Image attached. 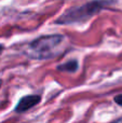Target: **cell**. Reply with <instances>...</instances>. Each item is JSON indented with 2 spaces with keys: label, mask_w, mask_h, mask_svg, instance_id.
Listing matches in <instances>:
<instances>
[{
  "label": "cell",
  "mask_w": 122,
  "mask_h": 123,
  "mask_svg": "<svg viewBox=\"0 0 122 123\" xmlns=\"http://www.w3.org/2000/svg\"><path fill=\"white\" fill-rule=\"evenodd\" d=\"M63 36L61 35H50L42 36L34 40L29 45V53L37 60H47L54 56L56 51L63 41Z\"/></svg>",
  "instance_id": "cell-1"
},
{
  "label": "cell",
  "mask_w": 122,
  "mask_h": 123,
  "mask_svg": "<svg viewBox=\"0 0 122 123\" xmlns=\"http://www.w3.org/2000/svg\"><path fill=\"white\" fill-rule=\"evenodd\" d=\"M106 4L105 2H89L79 8H73L67 11L65 14H63L60 18L57 19V23L61 24H70V23H77V22H82L84 19L89 18L98 12L102 9V6Z\"/></svg>",
  "instance_id": "cell-2"
},
{
  "label": "cell",
  "mask_w": 122,
  "mask_h": 123,
  "mask_svg": "<svg viewBox=\"0 0 122 123\" xmlns=\"http://www.w3.org/2000/svg\"><path fill=\"white\" fill-rule=\"evenodd\" d=\"M41 100V97L39 95H28L25 97L21 98V100L18 102V104L15 107V111L16 112H24V111L28 110V109L32 108L34 106H36L37 104H39Z\"/></svg>",
  "instance_id": "cell-3"
},
{
  "label": "cell",
  "mask_w": 122,
  "mask_h": 123,
  "mask_svg": "<svg viewBox=\"0 0 122 123\" xmlns=\"http://www.w3.org/2000/svg\"><path fill=\"white\" fill-rule=\"evenodd\" d=\"M57 69L61 71H67V72H75L78 69V63L76 61H69L65 64L57 66Z\"/></svg>",
  "instance_id": "cell-4"
},
{
  "label": "cell",
  "mask_w": 122,
  "mask_h": 123,
  "mask_svg": "<svg viewBox=\"0 0 122 123\" xmlns=\"http://www.w3.org/2000/svg\"><path fill=\"white\" fill-rule=\"evenodd\" d=\"M115 102H116L118 105L122 106V94H120V95H117L116 97H115Z\"/></svg>",
  "instance_id": "cell-5"
},
{
  "label": "cell",
  "mask_w": 122,
  "mask_h": 123,
  "mask_svg": "<svg viewBox=\"0 0 122 123\" xmlns=\"http://www.w3.org/2000/svg\"><path fill=\"white\" fill-rule=\"evenodd\" d=\"M115 123H122V118H121L120 120H118V121H117V122H115Z\"/></svg>",
  "instance_id": "cell-6"
},
{
  "label": "cell",
  "mask_w": 122,
  "mask_h": 123,
  "mask_svg": "<svg viewBox=\"0 0 122 123\" xmlns=\"http://www.w3.org/2000/svg\"><path fill=\"white\" fill-rule=\"evenodd\" d=\"M2 49H3V47H2V45H0V54H1V51H2Z\"/></svg>",
  "instance_id": "cell-7"
},
{
  "label": "cell",
  "mask_w": 122,
  "mask_h": 123,
  "mask_svg": "<svg viewBox=\"0 0 122 123\" xmlns=\"http://www.w3.org/2000/svg\"><path fill=\"white\" fill-rule=\"evenodd\" d=\"M1 83H2V82H1V80H0V86H1Z\"/></svg>",
  "instance_id": "cell-8"
}]
</instances>
